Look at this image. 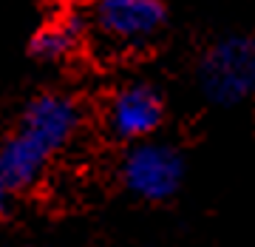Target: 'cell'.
Masks as SVG:
<instances>
[{
    "mask_svg": "<svg viewBox=\"0 0 255 247\" xmlns=\"http://www.w3.org/2000/svg\"><path fill=\"white\" fill-rule=\"evenodd\" d=\"M82 125V108L71 94L60 91H43L20 114L17 131L28 137L34 145H40L48 156L63 151Z\"/></svg>",
    "mask_w": 255,
    "mask_h": 247,
    "instance_id": "obj_4",
    "label": "cell"
},
{
    "mask_svg": "<svg viewBox=\"0 0 255 247\" xmlns=\"http://www.w3.org/2000/svg\"><path fill=\"white\" fill-rule=\"evenodd\" d=\"M119 179L136 199L167 202L184 182V159L173 145L142 139L133 142L122 156Z\"/></svg>",
    "mask_w": 255,
    "mask_h": 247,
    "instance_id": "obj_2",
    "label": "cell"
},
{
    "mask_svg": "<svg viewBox=\"0 0 255 247\" xmlns=\"http://www.w3.org/2000/svg\"><path fill=\"white\" fill-rule=\"evenodd\" d=\"M82 37H85L82 17H77L71 11H63V14L48 17L34 31V37H31V54L37 60H43V63H57V60L71 57L82 46Z\"/></svg>",
    "mask_w": 255,
    "mask_h": 247,
    "instance_id": "obj_7",
    "label": "cell"
},
{
    "mask_svg": "<svg viewBox=\"0 0 255 247\" xmlns=\"http://www.w3.org/2000/svg\"><path fill=\"white\" fill-rule=\"evenodd\" d=\"M48 162H51V156L28 137H23L20 131H14L0 145V179L6 182L11 193L34 188L43 179Z\"/></svg>",
    "mask_w": 255,
    "mask_h": 247,
    "instance_id": "obj_6",
    "label": "cell"
},
{
    "mask_svg": "<svg viewBox=\"0 0 255 247\" xmlns=\"http://www.w3.org/2000/svg\"><path fill=\"white\" fill-rule=\"evenodd\" d=\"M164 119V100L150 82H128L114 91L105 108L111 137L122 142H142L159 131Z\"/></svg>",
    "mask_w": 255,
    "mask_h": 247,
    "instance_id": "obj_5",
    "label": "cell"
},
{
    "mask_svg": "<svg viewBox=\"0 0 255 247\" xmlns=\"http://www.w3.org/2000/svg\"><path fill=\"white\" fill-rule=\"evenodd\" d=\"M204 100L221 108L238 105L255 94V37L230 34L204 48L196 65Z\"/></svg>",
    "mask_w": 255,
    "mask_h": 247,
    "instance_id": "obj_1",
    "label": "cell"
},
{
    "mask_svg": "<svg viewBox=\"0 0 255 247\" xmlns=\"http://www.w3.org/2000/svg\"><path fill=\"white\" fill-rule=\"evenodd\" d=\"M162 0H94L88 9V23L97 34L117 48L150 46L164 28Z\"/></svg>",
    "mask_w": 255,
    "mask_h": 247,
    "instance_id": "obj_3",
    "label": "cell"
},
{
    "mask_svg": "<svg viewBox=\"0 0 255 247\" xmlns=\"http://www.w3.org/2000/svg\"><path fill=\"white\" fill-rule=\"evenodd\" d=\"M9 205H11V191L6 188V182L0 179V216L9 213Z\"/></svg>",
    "mask_w": 255,
    "mask_h": 247,
    "instance_id": "obj_8",
    "label": "cell"
}]
</instances>
